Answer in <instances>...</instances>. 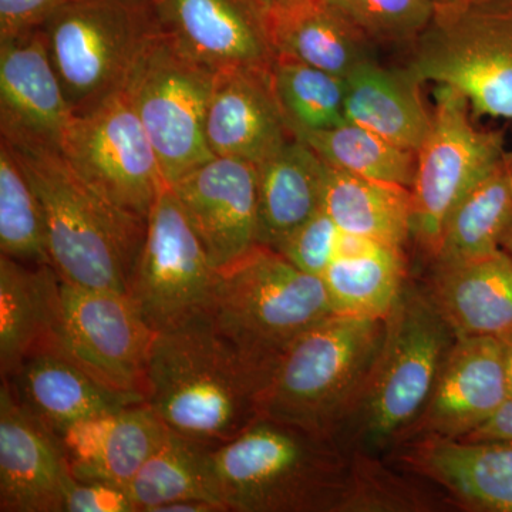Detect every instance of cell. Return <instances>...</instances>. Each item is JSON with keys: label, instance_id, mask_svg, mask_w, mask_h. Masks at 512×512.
<instances>
[{"label": "cell", "instance_id": "1", "mask_svg": "<svg viewBox=\"0 0 512 512\" xmlns=\"http://www.w3.org/2000/svg\"><path fill=\"white\" fill-rule=\"evenodd\" d=\"M333 437L259 417L212 448L228 512H342L397 507L383 474Z\"/></svg>", "mask_w": 512, "mask_h": 512}, {"label": "cell", "instance_id": "2", "mask_svg": "<svg viewBox=\"0 0 512 512\" xmlns=\"http://www.w3.org/2000/svg\"><path fill=\"white\" fill-rule=\"evenodd\" d=\"M271 375L205 316L157 332L144 394L168 430L214 448L261 417Z\"/></svg>", "mask_w": 512, "mask_h": 512}, {"label": "cell", "instance_id": "3", "mask_svg": "<svg viewBox=\"0 0 512 512\" xmlns=\"http://www.w3.org/2000/svg\"><path fill=\"white\" fill-rule=\"evenodd\" d=\"M8 144L42 205L50 264L60 279L128 293L147 221L94 190L59 148Z\"/></svg>", "mask_w": 512, "mask_h": 512}, {"label": "cell", "instance_id": "4", "mask_svg": "<svg viewBox=\"0 0 512 512\" xmlns=\"http://www.w3.org/2000/svg\"><path fill=\"white\" fill-rule=\"evenodd\" d=\"M386 319L333 313L286 350L269 377L261 417L336 437L375 370Z\"/></svg>", "mask_w": 512, "mask_h": 512}, {"label": "cell", "instance_id": "5", "mask_svg": "<svg viewBox=\"0 0 512 512\" xmlns=\"http://www.w3.org/2000/svg\"><path fill=\"white\" fill-rule=\"evenodd\" d=\"M456 339L429 289L406 284L386 318L382 352L366 392L336 440L372 457L409 436Z\"/></svg>", "mask_w": 512, "mask_h": 512}, {"label": "cell", "instance_id": "6", "mask_svg": "<svg viewBox=\"0 0 512 512\" xmlns=\"http://www.w3.org/2000/svg\"><path fill=\"white\" fill-rule=\"evenodd\" d=\"M333 313L322 278L256 245L217 272L208 318L242 353L274 372L286 350Z\"/></svg>", "mask_w": 512, "mask_h": 512}, {"label": "cell", "instance_id": "7", "mask_svg": "<svg viewBox=\"0 0 512 512\" xmlns=\"http://www.w3.org/2000/svg\"><path fill=\"white\" fill-rule=\"evenodd\" d=\"M158 23L151 0H72L42 30L73 116L123 89Z\"/></svg>", "mask_w": 512, "mask_h": 512}, {"label": "cell", "instance_id": "8", "mask_svg": "<svg viewBox=\"0 0 512 512\" xmlns=\"http://www.w3.org/2000/svg\"><path fill=\"white\" fill-rule=\"evenodd\" d=\"M407 72L460 93L473 114L512 120V0H474L434 16Z\"/></svg>", "mask_w": 512, "mask_h": 512}, {"label": "cell", "instance_id": "9", "mask_svg": "<svg viewBox=\"0 0 512 512\" xmlns=\"http://www.w3.org/2000/svg\"><path fill=\"white\" fill-rule=\"evenodd\" d=\"M214 77L157 28L124 83L168 185L215 158L205 133Z\"/></svg>", "mask_w": 512, "mask_h": 512}, {"label": "cell", "instance_id": "10", "mask_svg": "<svg viewBox=\"0 0 512 512\" xmlns=\"http://www.w3.org/2000/svg\"><path fill=\"white\" fill-rule=\"evenodd\" d=\"M431 126L417 151L412 187V238L430 256L436 252L447 218L458 202L503 160V131L474 126L468 101L439 86Z\"/></svg>", "mask_w": 512, "mask_h": 512}, {"label": "cell", "instance_id": "11", "mask_svg": "<svg viewBox=\"0 0 512 512\" xmlns=\"http://www.w3.org/2000/svg\"><path fill=\"white\" fill-rule=\"evenodd\" d=\"M217 272L173 188L165 185L148 215L128 295L148 325L163 332L208 316Z\"/></svg>", "mask_w": 512, "mask_h": 512}, {"label": "cell", "instance_id": "12", "mask_svg": "<svg viewBox=\"0 0 512 512\" xmlns=\"http://www.w3.org/2000/svg\"><path fill=\"white\" fill-rule=\"evenodd\" d=\"M60 150L94 190L143 221L167 185L146 128L123 89L73 116Z\"/></svg>", "mask_w": 512, "mask_h": 512}, {"label": "cell", "instance_id": "13", "mask_svg": "<svg viewBox=\"0 0 512 512\" xmlns=\"http://www.w3.org/2000/svg\"><path fill=\"white\" fill-rule=\"evenodd\" d=\"M157 332L128 293L60 279V306L49 346L97 380L146 400V372Z\"/></svg>", "mask_w": 512, "mask_h": 512}, {"label": "cell", "instance_id": "14", "mask_svg": "<svg viewBox=\"0 0 512 512\" xmlns=\"http://www.w3.org/2000/svg\"><path fill=\"white\" fill-rule=\"evenodd\" d=\"M158 28L214 73L271 72L276 55L269 39L265 0H151Z\"/></svg>", "mask_w": 512, "mask_h": 512}, {"label": "cell", "instance_id": "15", "mask_svg": "<svg viewBox=\"0 0 512 512\" xmlns=\"http://www.w3.org/2000/svg\"><path fill=\"white\" fill-rule=\"evenodd\" d=\"M171 188L217 271L261 245L258 165L215 157Z\"/></svg>", "mask_w": 512, "mask_h": 512}, {"label": "cell", "instance_id": "16", "mask_svg": "<svg viewBox=\"0 0 512 512\" xmlns=\"http://www.w3.org/2000/svg\"><path fill=\"white\" fill-rule=\"evenodd\" d=\"M510 397L503 339L457 336L409 436L466 439Z\"/></svg>", "mask_w": 512, "mask_h": 512}, {"label": "cell", "instance_id": "17", "mask_svg": "<svg viewBox=\"0 0 512 512\" xmlns=\"http://www.w3.org/2000/svg\"><path fill=\"white\" fill-rule=\"evenodd\" d=\"M72 120L43 30L0 40L2 140L60 150Z\"/></svg>", "mask_w": 512, "mask_h": 512}, {"label": "cell", "instance_id": "18", "mask_svg": "<svg viewBox=\"0 0 512 512\" xmlns=\"http://www.w3.org/2000/svg\"><path fill=\"white\" fill-rule=\"evenodd\" d=\"M73 476L55 434L0 386V511L63 512Z\"/></svg>", "mask_w": 512, "mask_h": 512}, {"label": "cell", "instance_id": "19", "mask_svg": "<svg viewBox=\"0 0 512 512\" xmlns=\"http://www.w3.org/2000/svg\"><path fill=\"white\" fill-rule=\"evenodd\" d=\"M205 133L215 157L256 165L295 137L276 99L271 72L248 69L215 73Z\"/></svg>", "mask_w": 512, "mask_h": 512}, {"label": "cell", "instance_id": "20", "mask_svg": "<svg viewBox=\"0 0 512 512\" xmlns=\"http://www.w3.org/2000/svg\"><path fill=\"white\" fill-rule=\"evenodd\" d=\"M168 427L146 402L70 424L55 434L77 481L127 488Z\"/></svg>", "mask_w": 512, "mask_h": 512}, {"label": "cell", "instance_id": "21", "mask_svg": "<svg viewBox=\"0 0 512 512\" xmlns=\"http://www.w3.org/2000/svg\"><path fill=\"white\" fill-rule=\"evenodd\" d=\"M5 379L19 403L53 434L77 421L146 402L100 382L52 346L29 353Z\"/></svg>", "mask_w": 512, "mask_h": 512}, {"label": "cell", "instance_id": "22", "mask_svg": "<svg viewBox=\"0 0 512 512\" xmlns=\"http://www.w3.org/2000/svg\"><path fill=\"white\" fill-rule=\"evenodd\" d=\"M265 8L276 57L340 77L372 59V43L323 0H265Z\"/></svg>", "mask_w": 512, "mask_h": 512}, {"label": "cell", "instance_id": "23", "mask_svg": "<svg viewBox=\"0 0 512 512\" xmlns=\"http://www.w3.org/2000/svg\"><path fill=\"white\" fill-rule=\"evenodd\" d=\"M429 292L457 336L512 335V259L503 249L434 266Z\"/></svg>", "mask_w": 512, "mask_h": 512}, {"label": "cell", "instance_id": "24", "mask_svg": "<svg viewBox=\"0 0 512 512\" xmlns=\"http://www.w3.org/2000/svg\"><path fill=\"white\" fill-rule=\"evenodd\" d=\"M60 306V276L52 265L0 255V373L52 342Z\"/></svg>", "mask_w": 512, "mask_h": 512}, {"label": "cell", "instance_id": "25", "mask_svg": "<svg viewBox=\"0 0 512 512\" xmlns=\"http://www.w3.org/2000/svg\"><path fill=\"white\" fill-rule=\"evenodd\" d=\"M322 281L335 313L386 319L406 286L402 248L342 234Z\"/></svg>", "mask_w": 512, "mask_h": 512}, {"label": "cell", "instance_id": "26", "mask_svg": "<svg viewBox=\"0 0 512 512\" xmlns=\"http://www.w3.org/2000/svg\"><path fill=\"white\" fill-rule=\"evenodd\" d=\"M346 121L367 128L407 150L419 151L431 126L419 82L404 70L386 69L373 59L345 77Z\"/></svg>", "mask_w": 512, "mask_h": 512}, {"label": "cell", "instance_id": "27", "mask_svg": "<svg viewBox=\"0 0 512 512\" xmlns=\"http://www.w3.org/2000/svg\"><path fill=\"white\" fill-rule=\"evenodd\" d=\"M325 165L298 137L258 165L259 244L275 248L322 208Z\"/></svg>", "mask_w": 512, "mask_h": 512}, {"label": "cell", "instance_id": "28", "mask_svg": "<svg viewBox=\"0 0 512 512\" xmlns=\"http://www.w3.org/2000/svg\"><path fill=\"white\" fill-rule=\"evenodd\" d=\"M416 463L471 507L512 512V441L424 439Z\"/></svg>", "mask_w": 512, "mask_h": 512}, {"label": "cell", "instance_id": "29", "mask_svg": "<svg viewBox=\"0 0 512 512\" xmlns=\"http://www.w3.org/2000/svg\"><path fill=\"white\" fill-rule=\"evenodd\" d=\"M322 208L343 234L403 248L412 238V190L325 165Z\"/></svg>", "mask_w": 512, "mask_h": 512}, {"label": "cell", "instance_id": "30", "mask_svg": "<svg viewBox=\"0 0 512 512\" xmlns=\"http://www.w3.org/2000/svg\"><path fill=\"white\" fill-rule=\"evenodd\" d=\"M512 222V153L463 198L447 218L434 265H451L501 251Z\"/></svg>", "mask_w": 512, "mask_h": 512}, {"label": "cell", "instance_id": "31", "mask_svg": "<svg viewBox=\"0 0 512 512\" xmlns=\"http://www.w3.org/2000/svg\"><path fill=\"white\" fill-rule=\"evenodd\" d=\"M211 451L212 447L168 431L163 444L128 484L137 511L157 512L181 500L210 501L225 508L212 470Z\"/></svg>", "mask_w": 512, "mask_h": 512}, {"label": "cell", "instance_id": "32", "mask_svg": "<svg viewBox=\"0 0 512 512\" xmlns=\"http://www.w3.org/2000/svg\"><path fill=\"white\" fill-rule=\"evenodd\" d=\"M293 136L308 144L330 167L412 190L417 174L416 151L397 146L365 127L345 121L326 130L295 131Z\"/></svg>", "mask_w": 512, "mask_h": 512}, {"label": "cell", "instance_id": "33", "mask_svg": "<svg viewBox=\"0 0 512 512\" xmlns=\"http://www.w3.org/2000/svg\"><path fill=\"white\" fill-rule=\"evenodd\" d=\"M0 251L23 264L52 265L42 205L5 140L0 141Z\"/></svg>", "mask_w": 512, "mask_h": 512}, {"label": "cell", "instance_id": "34", "mask_svg": "<svg viewBox=\"0 0 512 512\" xmlns=\"http://www.w3.org/2000/svg\"><path fill=\"white\" fill-rule=\"evenodd\" d=\"M271 80L292 133L326 130L345 123V77L276 57Z\"/></svg>", "mask_w": 512, "mask_h": 512}, {"label": "cell", "instance_id": "35", "mask_svg": "<svg viewBox=\"0 0 512 512\" xmlns=\"http://www.w3.org/2000/svg\"><path fill=\"white\" fill-rule=\"evenodd\" d=\"M370 43L413 45L436 16L431 0H323Z\"/></svg>", "mask_w": 512, "mask_h": 512}, {"label": "cell", "instance_id": "36", "mask_svg": "<svg viewBox=\"0 0 512 512\" xmlns=\"http://www.w3.org/2000/svg\"><path fill=\"white\" fill-rule=\"evenodd\" d=\"M342 234L328 212L320 208L272 249L306 274L322 278L335 258Z\"/></svg>", "mask_w": 512, "mask_h": 512}, {"label": "cell", "instance_id": "37", "mask_svg": "<svg viewBox=\"0 0 512 512\" xmlns=\"http://www.w3.org/2000/svg\"><path fill=\"white\" fill-rule=\"evenodd\" d=\"M63 512H138L127 488L73 478Z\"/></svg>", "mask_w": 512, "mask_h": 512}, {"label": "cell", "instance_id": "38", "mask_svg": "<svg viewBox=\"0 0 512 512\" xmlns=\"http://www.w3.org/2000/svg\"><path fill=\"white\" fill-rule=\"evenodd\" d=\"M69 2L72 0H0V40L42 29Z\"/></svg>", "mask_w": 512, "mask_h": 512}, {"label": "cell", "instance_id": "39", "mask_svg": "<svg viewBox=\"0 0 512 512\" xmlns=\"http://www.w3.org/2000/svg\"><path fill=\"white\" fill-rule=\"evenodd\" d=\"M468 441H512V397L493 414L490 420L468 434Z\"/></svg>", "mask_w": 512, "mask_h": 512}, {"label": "cell", "instance_id": "40", "mask_svg": "<svg viewBox=\"0 0 512 512\" xmlns=\"http://www.w3.org/2000/svg\"><path fill=\"white\" fill-rule=\"evenodd\" d=\"M157 512H227L221 505L204 500H181L164 505Z\"/></svg>", "mask_w": 512, "mask_h": 512}, {"label": "cell", "instance_id": "41", "mask_svg": "<svg viewBox=\"0 0 512 512\" xmlns=\"http://www.w3.org/2000/svg\"><path fill=\"white\" fill-rule=\"evenodd\" d=\"M431 2L436 8V15H444V13L456 12V10L466 8L474 0H431Z\"/></svg>", "mask_w": 512, "mask_h": 512}, {"label": "cell", "instance_id": "42", "mask_svg": "<svg viewBox=\"0 0 512 512\" xmlns=\"http://www.w3.org/2000/svg\"><path fill=\"white\" fill-rule=\"evenodd\" d=\"M505 366H507L508 387L512 397V335L504 336Z\"/></svg>", "mask_w": 512, "mask_h": 512}, {"label": "cell", "instance_id": "43", "mask_svg": "<svg viewBox=\"0 0 512 512\" xmlns=\"http://www.w3.org/2000/svg\"><path fill=\"white\" fill-rule=\"evenodd\" d=\"M501 249L512 259V222L507 232H505L503 242H501Z\"/></svg>", "mask_w": 512, "mask_h": 512}]
</instances>
